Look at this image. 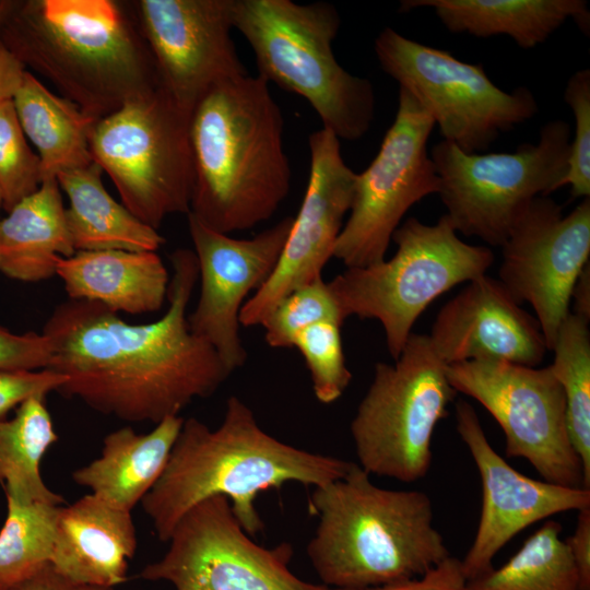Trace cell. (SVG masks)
Segmentation results:
<instances>
[{
	"label": "cell",
	"instance_id": "1",
	"mask_svg": "<svg viewBox=\"0 0 590 590\" xmlns=\"http://www.w3.org/2000/svg\"><path fill=\"white\" fill-rule=\"evenodd\" d=\"M165 314L133 324L95 302L66 299L43 329L51 343L48 369L67 377L58 390L118 420L154 425L212 396L232 371L193 334L187 308L199 279L191 249L170 256Z\"/></svg>",
	"mask_w": 590,
	"mask_h": 590
},
{
	"label": "cell",
	"instance_id": "2",
	"mask_svg": "<svg viewBox=\"0 0 590 590\" xmlns=\"http://www.w3.org/2000/svg\"><path fill=\"white\" fill-rule=\"evenodd\" d=\"M352 463L274 438L259 426L252 410L232 396L215 429L196 417L184 420L167 464L141 506L158 540L167 542L190 508L224 496L243 529L255 536L264 528L255 507L259 493L288 482L326 485L342 477Z\"/></svg>",
	"mask_w": 590,
	"mask_h": 590
},
{
	"label": "cell",
	"instance_id": "3",
	"mask_svg": "<svg viewBox=\"0 0 590 590\" xmlns=\"http://www.w3.org/2000/svg\"><path fill=\"white\" fill-rule=\"evenodd\" d=\"M283 127L281 108L262 76L246 73L212 87L189 121V213L227 235L270 220L291 189Z\"/></svg>",
	"mask_w": 590,
	"mask_h": 590
},
{
	"label": "cell",
	"instance_id": "4",
	"mask_svg": "<svg viewBox=\"0 0 590 590\" xmlns=\"http://www.w3.org/2000/svg\"><path fill=\"white\" fill-rule=\"evenodd\" d=\"M0 40L25 68L96 120L160 87L126 2L21 0Z\"/></svg>",
	"mask_w": 590,
	"mask_h": 590
},
{
	"label": "cell",
	"instance_id": "5",
	"mask_svg": "<svg viewBox=\"0 0 590 590\" xmlns=\"http://www.w3.org/2000/svg\"><path fill=\"white\" fill-rule=\"evenodd\" d=\"M314 488L309 509L319 521L307 554L326 587L363 590L416 578L450 555L424 492L377 486L354 462Z\"/></svg>",
	"mask_w": 590,
	"mask_h": 590
},
{
	"label": "cell",
	"instance_id": "6",
	"mask_svg": "<svg viewBox=\"0 0 590 590\" xmlns=\"http://www.w3.org/2000/svg\"><path fill=\"white\" fill-rule=\"evenodd\" d=\"M232 20L255 54L258 75L305 98L338 139L367 133L375 118L374 86L335 59L341 19L333 4L232 0Z\"/></svg>",
	"mask_w": 590,
	"mask_h": 590
},
{
	"label": "cell",
	"instance_id": "7",
	"mask_svg": "<svg viewBox=\"0 0 590 590\" xmlns=\"http://www.w3.org/2000/svg\"><path fill=\"white\" fill-rule=\"evenodd\" d=\"M391 240L397 250L390 259L346 268L327 284L343 321L380 322L394 361L423 311L453 286L486 274L494 253L463 241L446 214L433 225L409 217Z\"/></svg>",
	"mask_w": 590,
	"mask_h": 590
},
{
	"label": "cell",
	"instance_id": "8",
	"mask_svg": "<svg viewBox=\"0 0 590 590\" xmlns=\"http://www.w3.org/2000/svg\"><path fill=\"white\" fill-rule=\"evenodd\" d=\"M429 337L412 333L393 364L377 363L350 430L368 474L413 483L432 464V439L456 396Z\"/></svg>",
	"mask_w": 590,
	"mask_h": 590
},
{
	"label": "cell",
	"instance_id": "9",
	"mask_svg": "<svg viewBox=\"0 0 590 590\" xmlns=\"http://www.w3.org/2000/svg\"><path fill=\"white\" fill-rule=\"evenodd\" d=\"M189 121L157 87L98 119L90 134L91 156L111 178L121 203L154 229L168 215L190 212Z\"/></svg>",
	"mask_w": 590,
	"mask_h": 590
},
{
	"label": "cell",
	"instance_id": "10",
	"mask_svg": "<svg viewBox=\"0 0 590 590\" xmlns=\"http://www.w3.org/2000/svg\"><path fill=\"white\" fill-rule=\"evenodd\" d=\"M571 129L556 119L541 128L535 144L515 152L467 153L447 141L430 150L438 194L455 229L502 246L536 197L558 189L567 170Z\"/></svg>",
	"mask_w": 590,
	"mask_h": 590
},
{
	"label": "cell",
	"instance_id": "11",
	"mask_svg": "<svg viewBox=\"0 0 590 590\" xmlns=\"http://www.w3.org/2000/svg\"><path fill=\"white\" fill-rule=\"evenodd\" d=\"M374 49L381 69L430 115L444 141L467 153L486 151L500 133L538 111L529 88L506 92L489 80L481 63L461 61L393 28L378 34Z\"/></svg>",
	"mask_w": 590,
	"mask_h": 590
},
{
	"label": "cell",
	"instance_id": "12",
	"mask_svg": "<svg viewBox=\"0 0 590 590\" xmlns=\"http://www.w3.org/2000/svg\"><path fill=\"white\" fill-rule=\"evenodd\" d=\"M446 375L456 392L474 399L495 418L508 458L526 459L544 481L585 487L581 460L567 428L564 393L550 365L475 359L447 365Z\"/></svg>",
	"mask_w": 590,
	"mask_h": 590
},
{
	"label": "cell",
	"instance_id": "13",
	"mask_svg": "<svg viewBox=\"0 0 590 590\" xmlns=\"http://www.w3.org/2000/svg\"><path fill=\"white\" fill-rule=\"evenodd\" d=\"M435 122L399 87L398 109L369 166L356 174L354 196L333 258L346 268L386 259L394 231L409 209L439 192L440 181L427 152Z\"/></svg>",
	"mask_w": 590,
	"mask_h": 590
},
{
	"label": "cell",
	"instance_id": "14",
	"mask_svg": "<svg viewBox=\"0 0 590 590\" xmlns=\"http://www.w3.org/2000/svg\"><path fill=\"white\" fill-rule=\"evenodd\" d=\"M164 555L139 577L175 590H324L290 569L291 544L266 548L243 529L224 496L205 498L177 522Z\"/></svg>",
	"mask_w": 590,
	"mask_h": 590
},
{
	"label": "cell",
	"instance_id": "15",
	"mask_svg": "<svg viewBox=\"0 0 590 590\" xmlns=\"http://www.w3.org/2000/svg\"><path fill=\"white\" fill-rule=\"evenodd\" d=\"M500 247L498 280L519 304H530L551 350L589 264L590 198L564 214L548 196L536 197Z\"/></svg>",
	"mask_w": 590,
	"mask_h": 590
},
{
	"label": "cell",
	"instance_id": "16",
	"mask_svg": "<svg viewBox=\"0 0 590 590\" xmlns=\"http://www.w3.org/2000/svg\"><path fill=\"white\" fill-rule=\"evenodd\" d=\"M126 5L160 87L187 115L215 85L246 74L231 32L232 0H137Z\"/></svg>",
	"mask_w": 590,
	"mask_h": 590
},
{
	"label": "cell",
	"instance_id": "17",
	"mask_svg": "<svg viewBox=\"0 0 590 590\" xmlns=\"http://www.w3.org/2000/svg\"><path fill=\"white\" fill-rule=\"evenodd\" d=\"M187 220L200 280V296L188 315V326L233 373L247 359L239 334L240 310L250 293L257 292L275 269L293 216L247 239L213 231L191 213Z\"/></svg>",
	"mask_w": 590,
	"mask_h": 590
},
{
	"label": "cell",
	"instance_id": "18",
	"mask_svg": "<svg viewBox=\"0 0 590 590\" xmlns=\"http://www.w3.org/2000/svg\"><path fill=\"white\" fill-rule=\"evenodd\" d=\"M310 169L300 208L275 269L244 304L240 326H260L288 293L322 278L350 212L356 173L344 162L340 139L321 128L308 138Z\"/></svg>",
	"mask_w": 590,
	"mask_h": 590
},
{
	"label": "cell",
	"instance_id": "19",
	"mask_svg": "<svg viewBox=\"0 0 590 590\" xmlns=\"http://www.w3.org/2000/svg\"><path fill=\"white\" fill-rule=\"evenodd\" d=\"M456 427L477 468L482 505L476 533L461 562L468 581L491 570L496 554L531 524L590 507V488L534 480L514 469L488 441L475 410L456 403Z\"/></svg>",
	"mask_w": 590,
	"mask_h": 590
},
{
	"label": "cell",
	"instance_id": "20",
	"mask_svg": "<svg viewBox=\"0 0 590 590\" xmlns=\"http://www.w3.org/2000/svg\"><path fill=\"white\" fill-rule=\"evenodd\" d=\"M428 337L446 366L498 359L536 367L548 351L536 318L487 274L468 282L441 307Z\"/></svg>",
	"mask_w": 590,
	"mask_h": 590
},
{
	"label": "cell",
	"instance_id": "21",
	"mask_svg": "<svg viewBox=\"0 0 590 590\" xmlns=\"http://www.w3.org/2000/svg\"><path fill=\"white\" fill-rule=\"evenodd\" d=\"M137 547L131 511L90 493L60 507L50 566L74 582L116 589Z\"/></svg>",
	"mask_w": 590,
	"mask_h": 590
},
{
	"label": "cell",
	"instance_id": "22",
	"mask_svg": "<svg viewBox=\"0 0 590 590\" xmlns=\"http://www.w3.org/2000/svg\"><path fill=\"white\" fill-rule=\"evenodd\" d=\"M56 275L70 299L95 302L130 315L160 310L169 273L156 251H76L57 262Z\"/></svg>",
	"mask_w": 590,
	"mask_h": 590
},
{
	"label": "cell",
	"instance_id": "23",
	"mask_svg": "<svg viewBox=\"0 0 590 590\" xmlns=\"http://www.w3.org/2000/svg\"><path fill=\"white\" fill-rule=\"evenodd\" d=\"M182 423V417L169 416L149 433L126 426L107 434L101 456L74 470L73 482L132 511L162 475Z\"/></svg>",
	"mask_w": 590,
	"mask_h": 590
},
{
	"label": "cell",
	"instance_id": "24",
	"mask_svg": "<svg viewBox=\"0 0 590 590\" xmlns=\"http://www.w3.org/2000/svg\"><path fill=\"white\" fill-rule=\"evenodd\" d=\"M433 8L451 33L476 37L507 35L522 49L545 42L568 19L589 34L585 0H404L401 11Z\"/></svg>",
	"mask_w": 590,
	"mask_h": 590
},
{
	"label": "cell",
	"instance_id": "25",
	"mask_svg": "<svg viewBox=\"0 0 590 590\" xmlns=\"http://www.w3.org/2000/svg\"><path fill=\"white\" fill-rule=\"evenodd\" d=\"M56 178L44 180L0 220V271L22 282L56 275L57 262L75 253Z\"/></svg>",
	"mask_w": 590,
	"mask_h": 590
},
{
	"label": "cell",
	"instance_id": "26",
	"mask_svg": "<svg viewBox=\"0 0 590 590\" xmlns=\"http://www.w3.org/2000/svg\"><path fill=\"white\" fill-rule=\"evenodd\" d=\"M102 174L93 161L57 176L60 189L69 199L64 214L75 252L157 251L165 238L107 192Z\"/></svg>",
	"mask_w": 590,
	"mask_h": 590
},
{
	"label": "cell",
	"instance_id": "27",
	"mask_svg": "<svg viewBox=\"0 0 590 590\" xmlns=\"http://www.w3.org/2000/svg\"><path fill=\"white\" fill-rule=\"evenodd\" d=\"M12 103L25 137L36 149L42 182L93 162L90 134L96 119L50 92L27 70Z\"/></svg>",
	"mask_w": 590,
	"mask_h": 590
},
{
	"label": "cell",
	"instance_id": "28",
	"mask_svg": "<svg viewBox=\"0 0 590 590\" xmlns=\"http://www.w3.org/2000/svg\"><path fill=\"white\" fill-rule=\"evenodd\" d=\"M44 396L23 402L12 418L0 421V483L5 496L27 502L64 505L42 476L40 464L58 440Z\"/></svg>",
	"mask_w": 590,
	"mask_h": 590
},
{
	"label": "cell",
	"instance_id": "29",
	"mask_svg": "<svg viewBox=\"0 0 590 590\" xmlns=\"http://www.w3.org/2000/svg\"><path fill=\"white\" fill-rule=\"evenodd\" d=\"M562 530L546 521L504 565L468 581V590H581Z\"/></svg>",
	"mask_w": 590,
	"mask_h": 590
},
{
	"label": "cell",
	"instance_id": "30",
	"mask_svg": "<svg viewBox=\"0 0 590 590\" xmlns=\"http://www.w3.org/2000/svg\"><path fill=\"white\" fill-rule=\"evenodd\" d=\"M551 370L559 382L571 445L581 460L585 487L590 488V331L589 320L573 314L560 324L551 349Z\"/></svg>",
	"mask_w": 590,
	"mask_h": 590
},
{
	"label": "cell",
	"instance_id": "31",
	"mask_svg": "<svg viewBox=\"0 0 590 590\" xmlns=\"http://www.w3.org/2000/svg\"><path fill=\"white\" fill-rule=\"evenodd\" d=\"M7 498L0 529V589L11 590L50 565L60 507Z\"/></svg>",
	"mask_w": 590,
	"mask_h": 590
},
{
	"label": "cell",
	"instance_id": "32",
	"mask_svg": "<svg viewBox=\"0 0 590 590\" xmlns=\"http://www.w3.org/2000/svg\"><path fill=\"white\" fill-rule=\"evenodd\" d=\"M341 326L332 320L318 322L297 333L292 344L306 363L317 400L324 404L337 401L352 379L345 364Z\"/></svg>",
	"mask_w": 590,
	"mask_h": 590
},
{
	"label": "cell",
	"instance_id": "33",
	"mask_svg": "<svg viewBox=\"0 0 590 590\" xmlns=\"http://www.w3.org/2000/svg\"><path fill=\"white\" fill-rule=\"evenodd\" d=\"M328 320L343 323L327 282L319 278L283 297L261 326L268 345L291 349L297 333Z\"/></svg>",
	"mask_w": 590,
	"mask_h": 590
},
{
	"label": "cell",
	"instance_id": "34",
	"mask_svg": "<svg viewBox=\"0 0 590 590\" xmlns=\"http://www.w3.org/2000/svg\"><path fill=\"white\" fill-rule=\"evenodd\" d=\"M40 184L39 158L26 141L12 101L5 102L0 105V189L3 209L9 212L36 191Z\"/></svg>",
	"mask_w": 590,
	"mask_h": 590
},
{
	"label": "cell",
	"instance_id": "35",
	"mask_svg": "<svg viewBox=\"0 0 590 590\" xmlns=\"http://www.w3.org/2000/svg\"><path fill=\"white\" fill-rule=\"evenodd\" d=\"M565 102L573 110L575 134L570 141L567 170L558 189L570 186L573 198H590V70L575 72L568 80Z\"/></svg>",
	"mask_w": 590,
	"mask_h": 590
},
{
	"label": "cell",
	"instance_id": "36",
	"mask_svg": "<svg viewBox=\"0 0 590 590\" xmlns=\"http://www.w3.org/2000/svg\"><path fill=\"white\" fill-rule=\"evenodd\" d=\"M67 377L48 368L39 370L0 369V421L35 396L57 391Z\"/></svg>",
	"mask_w": 590,
	"mask_h": 590
},
{
	"label": "cell",
	"instance_id": "37",
	"mask_svg": "<svg viewBox=\"0 0 590 590\" xmlns=\"http://www.w3.org/2000/svg\"><path fill=\"white\" fill-rule=\"evenodd\" d=\"M50 361L51 343L43 332L20 334L0 327V369L39 370Z\"/></svg>",
	"mask_w": 590,
	"mask_h": 590
},
{
	"label": "cell",
	"instance_id": "38",
	"mask_svg": "<svg viewBox=\"0 0 590 590\" xmlns=\"http://www.w3.org/2000/svg\"><path fill=\"white\" fill-rule=\"evenodd\" d=\"M324 590H341L326 587ZM363 590H468L461 562L448 556L420 577Z\"/></svg>",
	"mask_w": 590,
	"mask_h": 590
},
{
	"label": "cell",
	"instance_id": "39",
	"mask_svg": "<svg viewBox=\"0 0 590 590\" xmlns=\"http://www.w3.org/2000/svg\"><path fill=\"white\" fill-rule=\"evenodd\" d=\"M577 512L575 530L565 542L577 568L581 590H590V507Z\"/></svg>",
	"mask_w": 590,
	"mask_h": 590
},
{
	"label": "cell",
	"instance_id": "40",
	"mask_svg": "<svg viewBox=\"0 0 590 590\" xmlns=\"http://www.w3.org/2000/svg\"><path fill=\"white\" fill-rule=\"evenodd\" d=\"M11 590H116L74 582L58 574L50 565Z\"/></svg>",
	"mask_w": 590,
	"mask_h": 590
},
{
	"label": "cell",
	"instance_id": "41",
	"mask_svg": "<svg viewBox=\"0 0 590 590\" xmlns=\"http://www.w3.org/2000/svg\"><path fill=\"white\" fill-rule=\"evenodd\" d=\"M26 68L0 40V105L13 99Z\"/></svg>",
	"mask_w": 590,
	"mask_h": 590
},
{
	"label": "cell",
	"instance_id": "42",
	"mask_svg": "<svg viewBox=\"0 0 590 590\" xmlns=\"http://www.w3.org/2000/svg\"><path fill=\"white\" fill-rule=\"evenodd\" d=\"M571 299H574V311L587 320H590V267L589 264L580 273L573 293Z\"/></svg>",
	"mask_w": 590,
	"mask_h": 590
},
{
	"label": "cell",
	"instance_id": "43",
	"mask_svg": "<svg viewBox=\"0 0 590 590\" xmlns=\"http://www.w3.org/2000/svg\"><path fill=\"white\" fill-rule=\"evenodd\" d=\"M20 2L21 0H0V33Z\"/></svg>",
	"mask_w": 590,
	"mask_h": 590
},
{
	"label": "cell",
	"instance_id": "44",
	"mask_svg": "<svg viewBox=\"0 0 590 590\" xmlns=\"http://www.w3.org/2000/svg\"><path fill=\"white\" fill-rule=\"evenodd\" d=\"M3 208V200H2V193H1V189H0V209Z\"/></svg>",
	"mask_w": 590,
	"mask_h": 590
},
{
	"label": "cell",
	"instance_id": "45",
	"mask_svg": "<svg viewBox=\"0 0 590 590\" xmlns=\"http://www.w3.org/2000/svg\"><path fill=\"white\" fill-rule=\"evenodd\" d=\"M0 590H3V589H0Z\"/></svg>",
	"mask_w": 590,
	"mask_h": 590
}]
</instances>
